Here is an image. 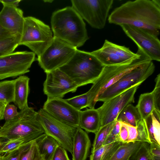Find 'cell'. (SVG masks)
I'll use <instances>...</instances> for the list:
<instances>
[{"label":"cell","mask_w":160,"mask_h":160,"mask_svg":"<svg viewBox=\"0 0 160 160\" xmlns=\"http://www.w3.org/2000/svg\"><path fill=\"white\" fill-rule=\"evenodd\" d=\"M38 113V120L45 133L53 138L60 146L72 154L73 137L77 127L58 120L42 108Z\"/></svg>","instance_id":"obj_10"},{"label":"cell","mask_w":160,"mask_h":160,"mask_svg":"<svg viewBox=\"0 0 160 160\" xmlns=\"http://www.w3.org/2000/svg\"><path fill=\"white\" fill-rule=\"evenodd\" d=\"M32 141L22 145L18 149L5 153L1 156L0 160H20L22 153Z\"/></svg>","instance_id":"obj_34"},{"label":"cell","mask_w":160,"mask_h":160,"mask_svg":"<svg viewBox=\"0 0 160 160\" xmlns=\"http://www.w3.org/2000/svg\"><path fill=\"white\" fill-rule=\"evenodd\" d=\"M79 124V127L86 132L95 133L101 126L100 117L97 109L80 111Z\"/></svg>","instance_id":"obj_19"},{"label":"cell","mask_w":160,"mask_h":160,"mask_svg":"<svg viewBox=\"0 0 160 160\" xmlns=\"http://www.w3.org/2000/svg\"><path fill=\"white\" fill-rule=\"evenodd\" d=\"M128 137V129L125 124L121 122L119 135V141L124 143H126Z\"/></svg>","instance_id":"obj_40"},{"label":"cell","mask_w":160,"mask_h":160,"mask_svg":"<svg viewBox=\"0 0 160 160\" xmlns=\"http://www.w3.org/2000/svg\"><path fill=\"white\" fill-rule=\"evenodd\" d=\"M136 107L142 120L151 114L155 109L153 98L152 92L141 94Z\"/></svg>","instance_id":"obj_25"},{"label":"cell","mask_w":160,"mask_h":160,"mask_svg":"<svg viewBox=\"0 0 160 160\" xmlns=\"http://www.w3.org/2000/svg\"><path fill=\"white\" fill-rule=\"evenodd\" d=\"M141 142L122 143L108 160H129L140 147Z\"/></svg>","instance_id":"obj_24"},{"label":"cell","mask_w":160,"mask_h":160,"mask_svg":"<svg viewBox=\"0 0 160 160\" xmlns=\"http://www.w3.org/2000/svg\"><path fill=\"white\" fill-rule=\"evenodd\" d=\"M14 34H12L0 26V38L8 37Z\"/></svg>","instance_id":"obj_42"},{"label":"cell","mask_w":160,"mask_h":160,"mask_svg":"<svg viewBox=\"0 0 160 160\" xmlns=\"http://www.w3.org/2000/svg\"><path fill=\"white\" fill-rule=\"evenodd\" d=\"M36 142L39 151L43 160H50L59 145L55 139L46 133L37 140Z\"/></svg>","instance_id":"obj_22"},{"label":"cell","mask_w":160,"mask_h":160,"mask_svg":"<svg viewBox=\"0 0 160 160\" xmlns=\"http://www.w3.org/2000/svg\"><path fill=\"white\" fill-rule=\"evenodd\" d=\"M121 125L120 122L117 120L115 121L112 128L105 140L103 145L120 141L119 135Z\"/></svg>","instance_id":"obj_35"},{"label":"cell","mask_w":160,"mask_h":160,"mask_svg":"<svg viewBox=\"0 0 160 160\" xmlns=\"http://www.w3.org/2000/svg\"><path fill=\"white\" fill-rule=\"evenodd\" d=\"M42 108L52 116L71 126L79 127L80 111L62 98H47Z\"/></svg>","instance_id":"obj_16"},{"label":"cell","mask_w":160,"mask_h":160,"mask_svg":"<svg viewBox=\"0 0 160 160\" xmlns=\"http://www.w3.org/2000/svg\"><path fill=\"white\" fill-rule=\"evenodd\" d=\"M18 112L17 107L13 104H8L6 106L4 113V118L6 121L10 120L17 115Z\"/></svg>","instance_id":"obj_37"},{"label":"cell","mask_w":160,"mask_h":160,"mask_svg":"<svg viewBox=\"0 0 160 160\" xmlns=\"http://www.w3.org/2000/svg\"><path fill=\"white\" fill-rule=\"evenodd\" d=\"M113 0L71 1L72 8L92 28L101 29L105 27Z\"/></svg>","instance_id":"obj_8"},{"label":"cell","mask_w":160,"mask_h":160,"mask_svg":"<svg viewBox=\"0 0 160 160\" xmlns=\"http://www.w3.org/2000/svg\"><path fill=\"white\" fill-rule=\"evenodd\" d=\"M155 66L150 59L132 69L106 89L98 97L97 101L104 102L137 84H141L151 76Z\"/></svg>","instance_id":"obj_7"},{"label":"cell","mask_w":160,"mask_h":160,"mask_svg":"<svg viewBox=\"0 0 160 160\" xmlns=\"http://www.w3.org/2000/svg\"><path fill=\"white\" fill-rule=\"evenodd\" d=\"M50 160H70L66 150L59 145L56 149Z\"/></svg>","instance_id":"obj_38"},{"label":"cell","mask_w":160,"mask_h":160,"mask_svg":"<svg viewBox=\"0 0 160 160\" xmlns=\"http://www.w3.org/2000/svg\"><path fill=\"white\" fill-rule=\"evenodd\" d=\"M35 54L27 51L12 52L0 57V80L16 77L29 72Z\"/></svg>","instance_id":"obj_12"},{"label":"cell","mask_w":160,"mask_h":160,"mask_svg":"<svg viewBox=\"0 0 160 160\" xmlns=\"http://www.w3.org/2000/svg\"><path fill=\"white\" fill-rule=\"evenodd\" d=\"M21 0H0V2L3 5H5L15 7H18Z\"/></svg>","instance_id":"obj_41"},{"label":"cell","mask_w":160,"mask_h":160,"mask_svg":"<svg viewBox=\"0 0 160 160\" xmlns=\"http://www.w3.org/2000/svg\"><path fill=\"white\" fill-rule=\"evenodd\" d=\"M148 59H150L141 50L140 57L131 62L105 66L100 76L93 83L90 89L82 94V98L88 103V108L90 109L94 108L98 97L106 89L126 73Z\"/></svg>","instance_id":"obj_5"},{"label":"cell","mask_w":160,"mask_h":160,"mask_svg":"<svg viewBox=\"0 0 160 160\" xmlns=\"http://www.w3.org/2000/svg\"><path fill=\"white\" fill-rule=\"evenodd\" d=\"M149 151L152 160H160V145L153 143H149Z\"/></svg>","instance_id":"obj_39"},{"label":"cell","mask_w":160,"mask_h":160,"mask_svg":"<svg viewBox=\"0 0 160 160\" xmlns=\"http://www.w3.org/2000/svg\"><path fill=\"white\" fill-rule=\"evenodd\" d=\"M122 143L120 141H117L102 146L91 152L90 160H108Z\"/></svg>","instance_id":"obj_27"},{"label":"cell","mask_w":160,"mask_h":160,"mask_svg":"<svg viewBox=\"0 0 160 160\" xmlns=\"http://www.w3.org/2000/svg\"><path fill=\"white\" fill-rule=\"evenodd\" d=\"M140 84L136 85L122 93L103 102L97 109L102 127L116 121L121 112L134 101L135 93Z\"/></svg>","instance_id":"obj_13"},{"label":"cell","mask_w":160,"mask_h":160,"mask_svg":"<svg viewBox=\"0 0 160 160\" xmlns=\"http://www.w3.org/2000/svg\"><path fill=\"white\" fill-rule=\"evenodd\" d=\"M38 119V112L28 106L18 112L12 119L0 127L2 140L23 139L28 142L37 140L44 134Z\"/></svg>","instance_id":"obj_3"},{"label":"cell","mask_w":160,"mask_h":160,"mask_svg":"<svg viewBox=\"0 0 160 160\" xmlns=\"http://www.w3.org/2000/svg\"><path fill=\"white\" fill-rule=\"evenodd\" d=\"M15 79L0 82V102L7 104L14 102Z\"/></svg>","instance_id":"obj_29"},{"label":"cell","mask_w":160,"mask_h":160,"mask_svg":"<svg viewBox=\"0 0 160 160\" xmlns=\"http://www.w3.org/2000/svg\"><path fill=\"white\" fill-rule=\"evenodd\" d=\"M7 105L4 103L0 102V121L4 118V111L5 108Z\"/></svg>","instance_id":"obj_43"},{"label":"cell","mask_w":160,"mask_h":160,"mask_svg":"<svg viewBox=\"0 0 160 160\" xmlns=\"http://www.w3.org/2000/svg\"><path fill=\"white\" fill-rule=\"evenodd\" d=\"M24 17L20 9L3 5L0 12V26L12 34H22Z\"/></svg>","instance_id":"obj_17"},{"label":"cell","mask_w":160,"mask_h":160,"mask_svg":"<svg viewBox=\"0 0 160 160\" xmlns=\"http://www.w3.org/2000/svg\"><path fill=\"white\" fill-rule=\"evenodd\" d=\"M29 80L28 77L22 75L15 79L13 102L21 110L28 107Z\"/></svg>","instance_id":"obj_20"},{"label":"cell","mask_w":160,"mask_h":160,"mask_svg":"<svg viewBox=\"0 0 160 160\" xmlns=\"http://www.w3.org/2000/svg\"><path fill=\"white\" fill-rule=\"evenodd\" d=\"M104 66L90 52L77 49L69 61L59 69L67 74L79 87L93 83Z\"/></svg>","instance_id":"obj_4"},{"label":"cell","mask_w":160,"mask_h":160,"mask_svg":"<svg viewBox=\"0 0 160 160\" xmlns=\"http://www.w3.org/2000/svg\"><path fill=\"white\" fill-rule=\"evenodd\" d=\"M91 146L87 133L78 127L73 139L72 160H86Z\"/></svg>","instance_id":"obj_18"},{"label":"cell","mask_w":160,"mask_h":160,"mask_svg":"<svg viewBox=\"0 0 160 160\" xmlns=\"http://www.w3.org/2000/svg\"><path fill=\"white\" fill-rule=\"evenodd\" d=\"M20 160H43L39 151L36 140L31 142L22 153Z\"/></svg>","instance_id":"obj_32"},{"label":"cell","mask_w":160,"mask_h":160,"mask_svg":"<svg viewBox=\"0 0 160 160\" xmlns=\"http://www.w3.org/2000/svg\"><path fill=\"white\" fill-rule=\"evenodd\" d=\"M155 87L151 92L153 96L155 109L160 111V74H159L155 79Z\"/></svg>","instance_id":"obj_36"},{"label":"cell","mask_w":160,"mask_h":160,"mask_svg":"<svg viewBox=\"0 0 160 160\" xmlns=\"http://www.w3.org/2000/svg\"><path fill=\"white\" fill-rule=\"evenodd\" d=\"M21 35H12L0 38V57L13 52L19 46Z\"/></svg>","instance_id":"obj_28"},{"label":"cell","mask_w":160,"mask_h":160,"mask_svg":"<svg viewBox=\"0 0 160 160\" xmlns=\"http://www.w3.org/2000/svg\"><path fill=\"white\" fill-rule=\"evenodd\" d=\"M141 50L138 48L136 53L125 46L105 40L100 48L90 52L104 66L127 64L139 58Z\"/></svg>","instance_id":"obj_11"},{"label":"cell","mask_w":160,"mask_h":160,"mask_svg":"<svg viewBox=\"0 0 160 160\" xmlns=\"http://www.w3.org/2000/svg\"><path fill=\"white\" fill-rule=\"evenodd\" d=\"M43 91L47 98H62L67 93L75 92L78 87L65 73L59 68L46 73Z\"/></svg>","instance_id":"obj_15"},{"label":"cell","mask_w":160,"mask_h":160,"mask_svg":"<svg viewBox=\"0 0 160 160\" xmlns=\"http://www.w3.org/2000/svg\"><path fill=\"white\" fill-rule=\"evenodd\" d=\"M109 23L127 25L159 35L160 0L128 1L115 8L109 15Z\"/></svg>","instance_id":"obj_1"},{"label":"cell","mask_w":160,"mask_h":160,"mask_svg":"<svg viewBox=\"0 0 160 160\" xmlns=\"http://www.w3.org/2000/svg\"><path fill=\"white\" fill-rule=\"evenodd\" d=\"M1 155H0V159H1Z\"/></svg>","instance_id":"obj_45"},{"label":"cell","mask_w":160,"mask_h":160,"mask_svg":"<svg viewBox=\"0 0 160 160\" xmlns=\"http://www.w3.org/2000/svg\"><path fill=\"white\" fill-rule=\"evenodd\" d=\"M143 120L149 143H153L160 145V111L154 109Z\"/></svg>","instance_id":"obj_21"},{"label":"cell","mask_w":160,"mask_h":160,"mask_svg":"<svg viewBox=\"0 0 160 160\" xmlns=\"http://www.w3.org/2000/svg\"><path fill=\"white\" fill-rule=\"evenodd\" d=\"M44 1L45 2H50V3H51L53 1V0H44Z\"/></svg>","instance_id":"obj_44"},{"label":"cell","mask_w":160,"mask_h":160,"mask_svg":"<svg viewBox=\"0 0 160 160\" xmlns=\"http://www.w3.org/2000/svg\"><path fill=\"white\" fill-rule=\"evenodd\" d=\"M149 143L142 142L137 150L129 160H152L149 151Z\"/></svg>","instance_id":"obj_33"},{"label":"cell","mask_w":160,"mask_h":160,"mask_svg":"<svg viewBox=\"0 0 160 160\" xmlns=\"http://www.w3.org/2000/svg\"><path fill=\"white\" fill-rule=\"evenodd\" d=\"M77 49L53 37L50 45L38 57V64L46 73L59 68L69 61Z\"/></svg>","instance_id":"obj_9"},{"label":"cell","mask_w":160,"mask_h":160,"mask_svg":"<svg viewBox=\"0 0 160 160\" xmlns=\"http://www.w3.org/2000/svg\"><path fill=\"white\" fill-rule=\"evenodd\" d=\"M115 122L101 127L95 133V135L91 152L97 150L103 145L105 140L112 128Z\"/></svg>","instance_id":"obj_30"},{"label":"cell","mask_w":160,"mask_h":160,"mask_svg":"<svg viewBox=\"0 0 160 160\" xmlns=\"http://www.w3.org/2000/svg\"><path fill=\"white\" fill-rule=\"evenodd\" d=\"M124 124L128 133V137L126 143L140 142L149 143L143 120L140 121L136 127Z\"/></svg>","instance_id":"obj_26"},{"label":"cell","mask_w":160,"mask_h":160,"mask_svg":"<svg viewBox=\"0 0 160 160\" xmlns=\"http://www.w3.org/2000/svg\"><path fill=\"white\" fill-rule=\"evenodd\" d=\"M29 142L23 139L2 140L0 141V155L18 149Z\"/></svg>","instance_id":"obj_31"},{"label":"cell","mask_w":160,"mask_h":160,"mask_svg":"<svg viewBox=\"0 0 160 160\" xmlns=\"http://www.w3.org/2000/svg\"><path fill=\"white\" fill-rule=\"evenodd\" d=\"M51 23L53 37L76 48L82 46L89 39L85 23L72 6L54 12Z\"/></svg>","instance_id":"obj_2"},{"label":"cell","mask_w":160,"mask_h":160,"mask_svg":"<svg viewBox=\"0 0 160 160\" xmlns=\"http://www.w3.org/2000/svg\"><path fill=\"white\" fill-rule=\"evenodd\" d=\"M142 120L137 108L130 104L121 112L116 120L136 127Z\"/></svg>","instance_id":"obj_23"},{"label":"cell","mask_w":160,"mask_h":160,"mask_svg":"<svg viewBox=\"0 0 160 160\" xmlns=\"http://www.w3.org/2000/svg\"><path fill=\"white\" fill-rule=\"evenodd\" d=\"M125 34L152 60L160 61V42L148 31L127 25L120 26Z\"/></svg>","instance_id":"obj_14"},{"label":"cell","mask_w":160,"mask_h":160,"mask_svg":"<svg viewBox=\"0 0 160 160\" xmlns=\"http://www.w3.org/2000/svg\"><path fill=\"white\" fill-rule=\"evenodd\" d=\"M53 38L49 26L35 17H24L19 46L27 47L38 57L50 45Z\"/></svg>","instance_id":"obj_6"}]
</instances>
